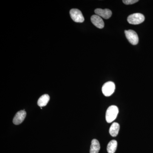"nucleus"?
<instances>
[{
    "instance_id": "nucleus-1",
    "label": "nucleus",
    "mask_w": 153,
    "mask_h": 153,
    "mask_svg": "<svg viewBox=\"0 0 153 153\" xmlns=\"http://www.w3.org/2000/svg\"><path fill=\"white\" fill-rule=\"evenodd\" d=\"M119 113L117 106L112 105L109 106L105 114V119L107 122L111 123L116 119Z\"/></svg>"
},
{
    "instance_id": "nucleus-2",
    "label": "nucleus",
    "mask_w": 153,
    "mask_h": 153,
    "mask_svg": "<svg viewBox=\"0 0 153 153\" xmlns=\"http://www.w3.org/2000/svg\"><path fill=\"white\" fill-rule=\"evenodd\" d=\"M145 19L144 16L142 14L136 13L130 15L128 17L127 21L130 24L137 25L143 23Z\"/></svg>"
},
{
    "instance_id": "nucleus-3",
    "label": "nucleus",
    "mask_w": 153,
    "mask_h": 153,
    "mask_svg": "<svg viewBox=\"0 0 153 153\" xmlns=\"http://www.w3.org/2000/svg\"><path fill=\"white\" fill-rule=\"evenodd\" d=\"M115 89V85L114 82L108 81L104 83L102 86V93L105 96L109 97L112 95L114 92Z\"/></svg>"
},
{
    "instance_id": "nucleus-4",
    "label": "nucleus",
    "mask_w": 153,
    "mask_h": 153,
    "mask_svg": "<svg viewBox=\"0 0 153 153\" xmlns=\"http://www.w3.org/2000/svg\"><path fill=\"white\" fill-rule=\"evenodd\" d=\"M70 15L71 19L74 22L82 23L84 21V18L82 13L78 9H71L70 11Z\"/></svg>"
},
{
    "instance_id": "nucleus-5",
    "label": "nucleus",
    "mask_w": 153,
    "mask_h": 153,
    "mask_svg": "<svg viewBox=\"0 0 153 153\" xmlns=\"http://www.w3.org/2000/svg\"><path fill=\"white\" fill-rule=\"evenodd\" d=\"M125 33L127 39L131 44L133 45H135L138 43V36L134 30H125Z\"/></svg>"
},
{
    "instance_id": "nucleus-6",
    "label": "nucleus",
    "mask_w": 153,
    "mask_h": 153,
    "mask_svg": "<svg viewBox=\"0 0 153 153\" xmlns=\"http://www.w3.org/2000/svg\"><path fill=\"white\" fill-rule=\"evenodd\" d=\"M26 115H27V113L24 110L18 111L14 117L13 120V123L14 124L16 125L20 124L25 120Z\"/></svg>"
},
{
    "instance_id": "nucleus-7",
    "label": "nucleus",
    "mask_w": 153,
    "mask_h": 153,
    "mask_svg": "<svg viewBox=\"0 0 153 153\" xmlns=\"http://www.w3.org/2000/svg\"><path fill=\"white\" fill-rule=\"evenodd\" d=\"M95 14L105 19H109L112 15V12L109 9H97L94 10Z\"/></svg>"
},
{
    "instance_id": "nucleus-8",
    "label": "nucleus",
    "mask_w": 153,
    "mask_h": 153,
    "mask_svg": "<svg viewBox=\"0 0 153 153\" xmlns=\"http://www.w3.org/2000/svg\"><path fill=\"white\" fill-rule=\"evenodd\" d=\"M91 20L94 26L99 29H102L104 27V22L102 19L97 15H93L91 18Z\"/></svg>"
},
{
    "instance_id": "nucleus-9",
    "label": "nucleus",
    "mask_w": 153,
    "mask_h": 153,
    "mask_svg": "<svg viewBox=\"0 0 153 153\" xmlns=\"http://www.w3.org/2000/svg\"><path fill=\"white\" fill-rule=\"evenodd\" d=\"M100 149V144L98 141L96 139L92 140L91 145L90 153H98Z\"/></svg>"
},
{
    "instance_id": "nucleus-10",
    "label": "nucleus",
    "mask_w": 153,
    "mask_h": 153,
    "mask_svg": "<svg viewBox=\"0 0 153 153\" xmlns=\"http://www.w3.org/2000/svg\"><path fill=\"white\" fill-rule=\"evenodd\" d=\"M50 100V97L47 94H44L41 96L38 99V106L43 107L47 105Z\"/></svg>"
},
{
    "instance_id": "nucleus-11",
    "label": "nucleus",
    "mask_w": 153,
    "mask_h": 153,
    "mask_svg": "<svg viewBox=\"0 0 153 153\" xmlns=\"http://www.w3.org/2000/svg\"><path fill=\"white\" fill-rule=\"evenodd\" d=\"M120 125L117 123H114L109 128V133L112 137H116L119 133Z\"/></svg>"
},
{
    "instance_id": "nucleus-12",
    "label": "nucleus",
    "mask_w": 153,
    "mask_h": 153,
    "mask_svg": "<svg viewBox=\"0 0 153 153\" xmlns=\"http://www.w3.org/2000/svg\"><path fill=\"white\" fill-rule=\"evenodd\" d=\"M117 143L115 140H112L108 143L107 151L108 153H114L117 149Z\"/></svg>"
},
{
    "instance_id": "nucleus-13",
    "label": "nucleus",
    "mask_w": 153,
    "mask_h": 153,
    "mask_svg": "<svg viewBox=\"0 0 153 153\" xmlns=\"http://www.w3.org/2000/svg\"><path fill=\"white\" fill-rule=\"evenodd\" d=\"M138 1H139L138 0H123V1L124 4L126 5L133 4L137 2Z\"/></svg>"
}]
</instances>
